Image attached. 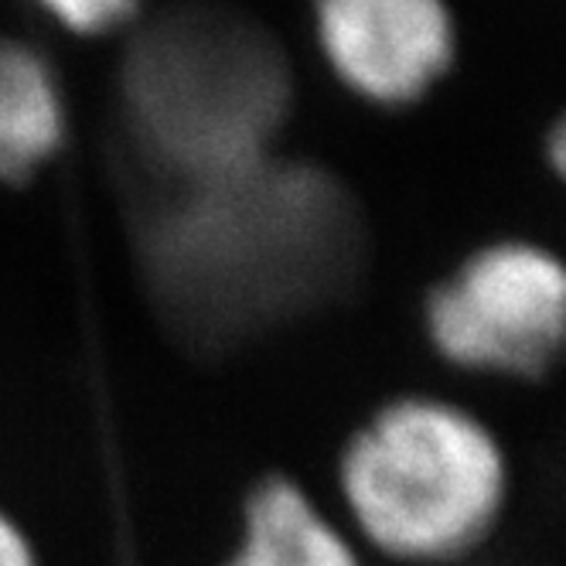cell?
Returning <instances> with one entry per match:
<instances>
[{
  "mask_svg": "<svg viewBox=\"0 0 566 566\" xmlns=\"http://www.w3.org/2000/svg\"><path fill=\"white\" fill-rule=\"evenodd\" d=\"M291 96L294 75L276 38L216 4L160 14L124 59V99L140 144L195 188L260 168Z\"/></svg>",
  "mask_w": 566,
  "mask_h": 566,
  "instance_id": "1",
  "label": "cell"
},
{
  "mask_svg": "<svg viewBox=\"0 0 566 566\" xmlns=\"http://www.w3.org/2000/svg\"><path fill=\"white\" fill-rule=\"evenodd\" d=\"M342 495L379 553L448 563L495 530L509 464L474 413L440 399H396L348 440Z\"/></svg>",
  "mask_w": 566,
  "mask_h": 566,
  "instance_id": "2",
  "label": "cell"
},
{
  "mask_svg": "<svg viewBox=\"0 0 566 566\" xmlns=\"http://www.w3.org/2000/svg\"><path fill=\"white\" fill-rule=\"evenodd\" d=\"M427 332L458 369L539 379L563 352V263L543 247L512 239L478 250L430 294Z\"/></svg>",
  "mask_w": 566,
  "mask_h": 566,
  "instance_id": "3",
  "label": "cell"
},
{
  "mask_svg": "<svg viewBox=\"0 0 566 566\" xmlns=\"http://www.w3.org/2000/svg\"><path fill=\"white\" fill-rule=\"evenodd\" d=\"M314 38L348 93L389 109L420 103L458 55L448 0H314Z\"/></svg>",
  "mask_w": 566,
  "mask_h": 566,
  "instance_id": "4",
  "label": "cell"
},
{
  "mask_svg": "<svg viewBox=\"0 0 566 566\" xmlns=\"http://www.w3.org/2000/svg\"><path fill=\"white\" fill-rule=\"evenodd\" d=\"M65 144V99L49 59L0 38V181L24 185Z\"/></svg>",
  "mask_w": 566,
  "mask_h": 566,
  "instance_id": "5",
  "label": "cell"
},
{
  "mask_svg": "<svg viewBox=\"0 0 566 566\" xmlns=\"http://www.w3.org/2000/svg\"><path fill=\"white\" fill-rule=\"evenodd\" d=\"M226 566H361V559L297 481L270 478L250 495L242 539Z\"/></svg>",
  "mask_w": 566,
  "mask_h": 566,
  "instance_id": "6",
  "label": "cell"
},
{
  "mask_svg": "<svg viewBox=\"0 0 566 566\" xmlns=\"http://www.w3.org/2000/svg\"><path fill=\"white\" fill-rule=\"evenodd\" d=\"M34 4L65 31L99 38L127 28L140 14L144 0H34Z\"/></svg>",
  "mask_w": 566,
  "mask_h": 566,
  "instance_id": "7",
  "label": "cell"
},
{
  "mask_svg": "<svg viewBox=\"0 0 566 566\" xmlns=\"http://www.w3.org/2000/svg\"><path fill=\"white\" fill-rule=\"evenodd\" d=\"M0 566H38L34 546L21 533V525L0 512Z\"/></svg>",
  "mask_w": 566,
  "mask_h": 566,
  "instance_id": "8",
  "label": "cell"
}]
</instances>
